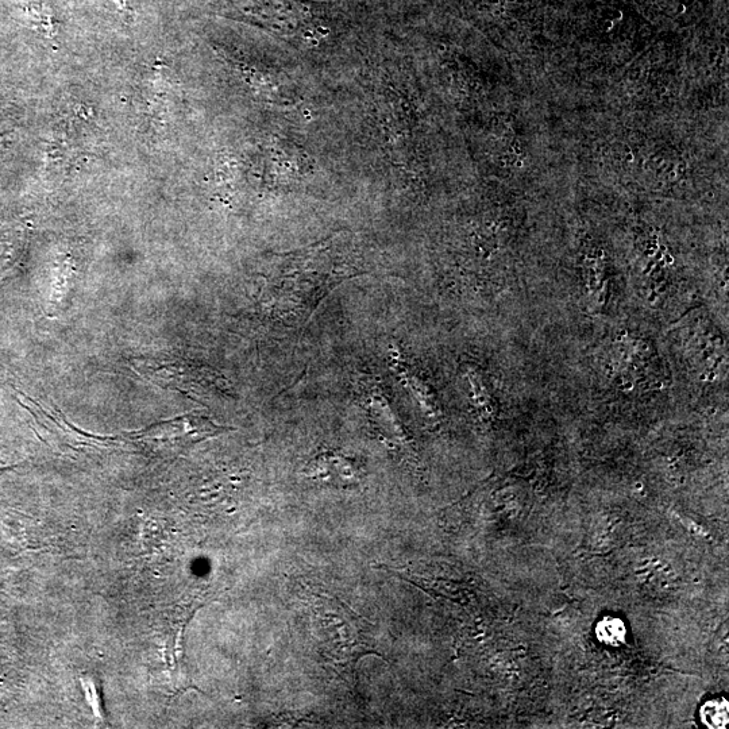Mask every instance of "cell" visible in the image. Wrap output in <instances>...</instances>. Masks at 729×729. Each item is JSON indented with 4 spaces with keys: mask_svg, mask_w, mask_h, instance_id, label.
<instances>
[{
    "mask_svg": "<svg viewBox=\"0 0 729 729\" xmlns=\"http://www.w3.org/2000/svg\"><path fill=\"white\" fill-rule=\"evenodd\" d=\"M702 723L709 728L723 729L727 728L729 721V705L724 698L708 701L701 708Z\"/></svg>",
    "mask_w": 729,
    "mask_h": 729,
    "instance_id": "11",
    "label": "cell"
},
{
    "mask_svg": "<svg viewBox=\"0 0 729 729\" xmlns=\"http://www.w3.org/2000/svg\"><path fill=\"white\" fill-rule=\"evenodd\" d=\"M14 469V466H10V468H7V466H0V473L6 472V470Z\"/></svg>",
    "mask_w": 729,
    "mask_h": 729,
    "instance_id": "13",
    "label": "cell"
},
{
    "mask_svg": "<svg viewBox=\"0 0 729 729\" xmlns=\"http://www.w3.org/2000/svg\"><path fill=\"white\" fill-rule=\"evenodd\" d=\"M466 380H468L469 396L473 404L484 414L492 412L493 397L481 373L476 369H469L466 373Z\"/></svg>",
    "mask_w": 729,
    "mask_h": 729,
    "instance_id": "10",
    "label": "cell"
},
{
    "mask_svg": "<svg viewBox=\"0 0 729 729\" xmlns=\"http://www.w3.org/2000/svg\"><path fill=\"white\" fill-rule=\"evenodd\" d=\"M307 476L335 485H353L358 480V468L351 459L333 453L319 455L304 469Z\"/></svg>",
    "mask_w": 729,
    "mask_h": 729,
    "instance_id": "7",
    "label": "cell"
},
{
    "mask_svg": "<svg viewBox=\"0 0 729 729\" xmlns=\"http://www.w3.org/2000/svg\"><path fill=\"white\" fill-rule=\"evenodd\" d=\"M314 621L324 654L337 663H356L365 655L377 653L366 621L346 604L330 597H319L314 604Z\"/></svg>",
    "mask_w": 729,
    "mask_h": 729,
    "instance_id": "2",
    "label": "cell"
},
{
    "mask_svg": "<svg viewBox=\"0 0 729 729\" xmlns=\"http://www.w3.org/2000/svg\"><path fill=\"white\" fill-rule=\"evenodd\" d=\"M597 640L609 647H619L626 643L627 627L626 623L619 617L607 616L603 617L594 628Z\"/></svg>",
    "mask_w": 729,
    "mask_h": 729,
    "instance_id": "9",
    "label": "cell"
},
{
    "mask_svg": "<svg viewBox=\"0 0 729 729\" xmlns=\"http://www.w3.org/2000/svg\"><path fill=\"white\" fill-rule=\"evenodd\" d=\"M592 260L586 265L585 272V288L588 293L590 302L594 306H603L607 300V273L603 260L599 256H592Z\"/></svg>",
    "mask_w": 729,
    "mask_h": 729,
    "instance_id": "8",
    "label": "cell"
},
{
    "mask_svg": "<svg viewBox=\"0 0 729 729\" xmlns=\"http://www.w3.org/2000/svg\"><path fill=\"white\" fill-rule=\"evenodd\" d=\"M134 368L153 383L175 389L191 396L210 399L211 395H226L230 385L226 378L206 366L184 361H157L149 358H135Z\"/></svg>",
    "mask_w": 729,
    "mask_h": 729,
    "instance_id": "4",
    "label": "cell"
},
{
    "mask_svg": "<svg viewBox=\"0 0 729 729\" xmlns=\"http://www.w3.org/2000/svg\"><path fill=\"white\" fill-rule=\"evenodd\" d=\"M242 14L280 36L316 44L329 36L320 6L310 0H233Z\"/></svg>",
    "mask_w": 729,
    "mask_h": 729,
    "instance_id": "3",
    "label": "cell"
},
{
    "mask_svg": "<svg viewBox=\"0 0 729 729\" xmlns=\"http://www.w3.org/2000/svg\"><path fill=\"white\" fill-rule=\"evenodd\" d=\"M358 396L373 427L392 445L400 446L405 441L404 432L380 381L364 374L358 383Z\"/></svg>",
    "mask_w": 729,
    "mask_h": 729,
    "instance_id": "6",
    "label": "cell"
},
{
    "mask_svg": "<svg viewBox=\"0 0 729 729\" xmlns=\"http://www.w3.org/2000/svg\"><path fill=\"white\" fill-rule=\"evenodd\" d=\"M81 685H83L84 690H86L88 704L91 705L95 716L99 717L102 721H106L102 692H100V690H102V684H100L99 678L94 674L83 675V678H81Z\"/></svg>",
    "mask_w": 729,
    "mask_h": 729,
    "instance_id": "12",
    "label": "cell"
},
{
    "mask_svg": "<svg viewBox=\"0 0 729 729\" xmlns=\"http://www.w3.org/2000/svg\"><path fill=\"white\" fill-rule=\"evenodd\" d=\"M233 428L219 426L198 412L158 422L145 430L131 432L133 441L144 443L150 450L161 453H180L196 443L218 437Z\"/></svg>",
    "mask_w": 729,
    "mask_h": 729,
    "instance_id": "5",
    "label": "cell"
},
{
    "mask_svg": "<svg viewBox=\"0 0 729 729\" xmlns=\"http://www.w3.org/2000/svg\"><path fill=\"white\" fill-rule=\"evenodd\" d=\"M365 273L353 237L341 231L307 248L277 254L266 276L262 306L287 327H303L324 297Z\"/></svg>",
    "mask_w": 729,
    "mask_h": 729,
    "instance_id": "1",
    "label": "cell"
}]
</instances>
